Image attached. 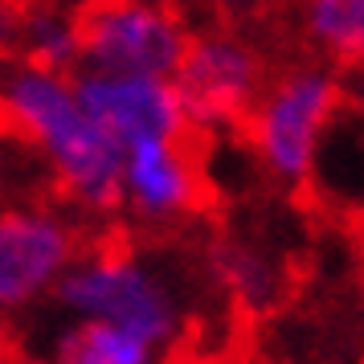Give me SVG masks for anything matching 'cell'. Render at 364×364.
I'll return each mask as SVG.
<instances>
[{"label": "cell", "instance_id": "1", "mask_svg": "<svg viewBox=\"0 0 364 364\" xmlns=\"http://www.w3.org/2000/svg\"><path fill=\"white\" fill-rule=\"evenodd\" d=\"M0 123L46 156L58 197L78 217L99 225L119 213L123 148L90 119L74 74L0 58Z\"/></svg>", "mask_w": 364, "mask_h": 364}, {"label": "cell", "instance_id": "2", "mask_svg": "<svg viewBox=\"0 0 364 364\" xmlns=\"http://www.w3.org/2000/svg\"><path fill=\"white\" fill-rule=\"evenodd\" d=\"M53 307L66 319H99L132 331L151 348H168L184 336V299L160 266L127 246L90 242L62 279Z\"/></svg>", "mask_w": 364, "mask_h": 364}, {"label": "cell", "instance_id": "3", "mask_svg": "<svg viewBox=\"0 0 364 364\" xmlns=\"http://www.w3.org/2000/svg\"><path fill=\"white\" fill-rule=\"evenodd\" d=\"M348 107V78L323 62L274 74L246 119V144L270 181L311 188L323 144Z\"/></svg>", "mask_w": 364, "mask_h": 364}, {"label": "cell", "instance_id": "4", "mask_svg": "<svg viewBox=\"0 0 364 364\" xmlns=\"http://www.w3.org/2000/svg\"><path fill=\"white\" fill-rule=\"evenodd\" d=\"M95 230L62 197L0 209V311H33L53 299L70 266L95 242Z\"/></svg>", "mask_w": 364, "mask_h": 364}, {"label": "cell", "instance_id": "5", "mask_svg": "<svg viewBox=\"0 0 364 364\" xmlns=\"http://www.w3.org/2000/svg\"><path fill=\"white\" fill-rule=\"evenodd\" d=\"M82 70L176 78L197 29L176 0H102L82 9Z\"/></svg>", "mask_w": 364, "mask_h": 364}, {"label": "cell", "instance_id": "6", "mask_svg": "<svg viewBox=\"0 0 364 364\" xmlns=\"http://www.w3.org/2000/svg\"><path fill=\"white\" fill-rule=\"evenodd\" d=\"M266 82L270 78L258 50L225 29H197L176 70V90L193 135H217V139L246 127Z\"/></svg>", "mask_w": 364, "mask_h": 364}, {"label": "cell", "instance_id": "7", "mask_svg": "<svg viewBox=\"0 0 364 364\" xmlns=\"http://www.w3.org/2000/svg\"><path fill=\"white\" fill-rule=\"evenodd\" d=\"M74 82H78V99L90 111V119L123 151L135 144H151V139H193L176 78L78 70Z\"/></svg>", "mask_w": 364, "mask_h": 364}, {"label": "cell", "instance_id": "8", "mask_svg": "<svg viewBox=\"0 0 364 364\" xmlns=\"http://www.w3.org/2000/svg\"><path fill=\"white\" fill-rule=\"evenodd\" d=\"M205 164L188 139H151L123 151L119 213L139 225H176L205 200Z\"/></svg>", "mask_w": 364, "mask_h": 364}, {"label": "cell", "instance_id": "9", "mask_svg": "<svg viewBox=\"0 0 364 364\" xmlns=\"http://www.w3.org/2000/svg\"><path fill=\"white\" fill-rule=\"evenodd\" d=\"M37 364H164V352L99 319H66L50 331Z\"/></svg>", "mask_w": 364, "mask_h": 364}, {"label": "cell", "instance_id": "10", "mask_svg": "<svg viewBox=\"0 0 364 364\" xmlns=\"http://www.w3.org/2000/svg\"><path fill=\"white\" fill-rule=\"evenodd\" d=\"M303 41L340 74L364 70V0H295Z\"/></svg>", "mask_w": 364, "mask_h": 364}, {"label": "cell", "instance_id": "11", "mask_svg": "<svg viewBox=\"0 0 364 364\" xmlns=\"http://www.w3.org/2000/svg\"><path fill=\"white\" fill-rule=\"evenodd\" d=\"M21 58L58 74H78L86 58L82 9L70 0H29Z\"/></svg>", "mask_w": 364, "mask_h": 364}, {"label": "cell", "instance_id": "12", "mask_svg": "<svg viewBox=\"0 0 364 364\" xmlns=\"http://www.w3.org/2000/svg\"><path fill=\"white\" fill-rule=\"evenodd\" d=\"M311 188L336 200V209H364V107L352 99L323 144Z\"/></svg>", "mask_w": 364, "mask_h": 364}, {"label": "cell", "instance_id": "13", "mask_svg": "<svg viewBox=\"0 0 364 364\" xmlns=\"http://www.w3.org/2000/svg\"><path fill=\"white\" fill-rule=\"evenodd\" d=\"M50 197H58V184H53L46 156L25 135L0 123V209L33 205V200H50Z\"/></svg>", "mask_w": 364, "mask_h": 364}, {"label": "cell", "instance_id": "14", "mask_svg": "<svg viewBox=\"0 0 364 364\" xmlns=\"http://www.w3.org/2000/svg\"><path fill=\"white\" fill-rule=\"evenodd\" d=\"M217 266H221V279L233 287V295L254 303V307H266L274 291H279V270L270 258L254 254L242 242H230V246L217 250Z\"/></svg>", "mask_w": 364, "mask_h": 364}, {"label": "cell", "instance_id": "15", "mask_svg": "<svg viewBox=\"0 0 364 364\" xmlns=\"http://www.w3.org/2000/svg\"><path fill=\"white\" fill-rule=\"evenodd\" d=\"M29 0H0V58H21Z\"/></svg>", "mask_w": 364, "mask_h": 364}, {"label": "cell", "instance_id": "16", "mask_svg": "<svg viewBox=\"0 0 364 364\" xmlns=\"http://www.w3.org/2000/svg\"><path fill=\"white\" fill-rule=\"evenodd\" d=\"M17 323H13V315L0 311V364H17Z\"/></svg>", "mask_w": 364, "mask_h": 364}, {"label": "cell", "instance_id": "17", "mask_svg": "<svg viewBox=\"0 0 364 364\" xmlns=\"http://www.w3.org/2000/svg\"><path fill=\"white\" fill-rule=\"evenodd\" d=\"M348 99L356 102V107H364V70L360 74H352V82H348Z\"/></svg>", "mask_w": 364, "mask_h": 364}, {"label": "cell", "instance_id": "18", "mask_svg": "<svg viewBox=\"0 0 364 364\" xmlns=\"http://www.w3.org/2000/svg\"><path fill=\"white\" fill-rule=\"evenodd\" d=\"M217 4H230V9H254V4H262V0H217Z\"/></svg>", "mask_w": 364, "mask_h": 364}, {"label": "cell", "instance_id": "19", "mask_svg": "<svg viewBox=\"0 0 364 364\" xmlns=\"http://www.w3.org/2000/svg\"><path fill=\"white\" fill-rule=\"evenodd\" d=\"M70 4H78V9H90V4H102V0H70Z\"/></svg>", "mask_w": 364, "mask_h": 364}, {"label": "cell", "instance_id": "20", "mask_svg": "<svg viewBox=\"0 0 364 364\" xmlns=\"http://www.w3.org/2000/svg\"><path fill=\"white\" fill-rule=\"evenodd\" d=\"M29 364H37V360H29Z\"/></svg>", "mask_w": 364, "mask_h": 364}]
</instances>
